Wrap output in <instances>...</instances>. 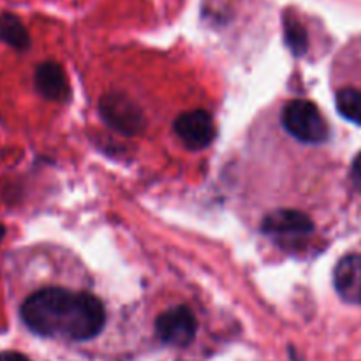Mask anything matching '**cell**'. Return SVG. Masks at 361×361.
<instances>
[{
  "mask_svg": "<svg viewBox=\"0 0 361 361\" xmlns=\"http://www.w3.org/2000/svg\"><path fill=\"white\" fill-rule=\"evenodd\" d=\"M175 133L187 148L201 150L214 141L215 123L204 109H192L175 120Z\"/></svg>",
  "mask_w": 361,
  "mask_h": 361,
  "instance_id": "obj_5",
  "label": "cell"
},
{
  "mask_svg": "<svg viewBox=\"0 0 361 361\" xmlns=\"http://www.w3.org/2000/svg\"><path fill=\"white\" fill-rule=\"evenodd\" d=\"M335 104H337L338 113L344 116L349 122L361 126V90L360 88H342L337 92L335 97Z\"/></svg>",
  "mask_w": 361,
  "mask_h": 361,
  "instance_id": "obj_10",
  "label": "cell"
},
{
  "mask_svg": "<svg viewBox=\"0 0 361 361\" xmlns=\"http://www.w3.org/2000/svg\"><path fill=\"white\" fill-rule=\"evenodd\" d=\"M284 35L286 42L295 55H302L307 49V32L303 25L295 16L284 18Z\"/></svg>",
  "mask_w": 361,
  "mask_h": 361,
  "instance_id": "obj_11",
  "label": "cell"
},
{
  "mask_svg": "<svg viewBox=\"0 0 361 361\" xmlns=\"http://www.w3.org/2000/svg\"><path fill=\"white\" fill-rule=\"evenodd\" d=\"M312 229L314 224L309 215L298 210H289V208H279L263 219V231L267 235L298 236L309 235Z\"/></svg>",
  "mask_w": 361,
  "mask_h": 361,
  "instance_id": "obj_7",
  "label": "cell"
},
{
  "mask_svg": "<svg viewBox=\"0 0 361 361\" xmlns=\"http://www.w3.org/2000/svg\"><path fill=\"white\" fill-rule=\"evenodd\" d=\"M4 236H6V226L0 224V242L4 240Z\"/></svg>",
  "mask_w": 361,
  "mask_h": 361,
  "instance_id": "obj_14",
  "label": "cell"
},
{
  "mask_svg": "<svg viewBox=\"0 0 361 361\" xmlns=\"http://www.w3.org/2000/svg\"><path fill=\"white\" fill-rule=\"evenodd\" d=\"M0 42L16 51H25L30 46V35L20 18L13 13L0 14Z\"/></svg>",
  "mask_w": 361,
  "mask_h": 361,
  "instance_id": "obj_9",
  "label": "cell"
},
{
  "mask_svg": "<svg viewBox=\"0 0 361 361\" xmlns=\"http://www.w3.org/2000/svg\"><path fill=\"white\" fill-rule=\"evenodd\" d=\"M32 334L44 338L83 342L97 337L106 324V310L94 295L63 288H44L28 296L20 309Z\"/></svg>",
  "mask_w": 361,
  "mask_h": 361,
  "instance_id": "obj_1",
  "label": "cell"
},
{
  "mask_svg": "<svg viewBox=\"0 0 361 361\" xmlns=\"http://www.w3.org/2000/svg\"><path fill=\"white\" fill-rule=\"evenodd\" d=\"M196 331L197 321L187 307H173L155 319V334L171 348H187L196 337Z\"/></svg>",
  "mask_w": 361,
  "mask_h": 361,
  "instance_id": "obj_3",
  "label": "cell"
},
{
  "mask_svg": "<svg viewBox=\"0 0 361 361\" xmlns=\"http://www.w3.org/2000/svg\"><path fill=\"white\" fill-rule=\"evenodd\" d=\"M337 295L349 305H361V254H348L334 270Z\"/></svg>",
  "mask_w": 361,
  "mask_h": 361,
  "instance_id": "obj_6",
  "label": "cell"
},
{
  "mask_svg": "<svg viewBox=\"0 0 361 361\" xmlns=\"http://www.w3.org/2000/svg\"><path fill=\"white\" fill-rule=\"evenodd\" d=\"M0 361H30V358L16 351H2L0 353Z\"/></svg>",
  "mask_w": 361,
  "mask_h": 361,
  "instance_id": "obj_13",
  "label": "cell"
},
{
  "mask_svg": "<svg viewBox=\"0 0 361 361\" xmlns=\"http://www.w3.org/2000/svg\"><path fill=\"white\" fill-rule=\"evenodd\" d=\"M102 120L122 134H137L145 126L143 113L140 106L127 95L109 94L99 102Z\"/></svg>",
  "mask_w": 361,
  "mask_h": 361,
  "instance_id": "obj_4",
  "label": "cell"
},
{
  "mask_svg": "<svg viewBox=\"0 0 361 361\" xmlns=\"http://www.w3.org/2000/svg\"><path fill=\"white\" fill-rule=\"evenodd\" d=\"M282 126L298 141L310 145L324 143L330 127L317 106L305 99H293L282 109Z\"/></svg>",
  "mask_w": 361,
  "mask_h": 361,
  "instance_id": "obj_2",
  "label": "cell"
},
{
  "mask_svg": "<svg viewBox=\"0 0 361 361\" xmlns=\"http://www.w3.org/2000/svg\"><path fill=\"white\" fill-rule=\"evenodd\" d=\"M351 180H353V183H355L356 189H358L361 192V152L358 155H356L355 161H353Z\"/></svg>",
  "mask_w": 361,
  "mask_h": 361,
  "instance_id": "obj_12",
  "label": "cell"
},
{
  "mask_svg": "<svg viewBox=\"0 0 361 361\" xmlns=\"http://www.w3.org/2000/svg\"><path fill=\"white\" fill-rule=\"evenodd\" d=\"M35 88L39 94L49 101H66L69 97V85L66 73L55 62H42L35 69Z\"/></svg>",
  "mask_w": 361,
  "mask_h": 361,
  "instance_id": "obj_8",
  "label": "cell"
}]
</instances>
